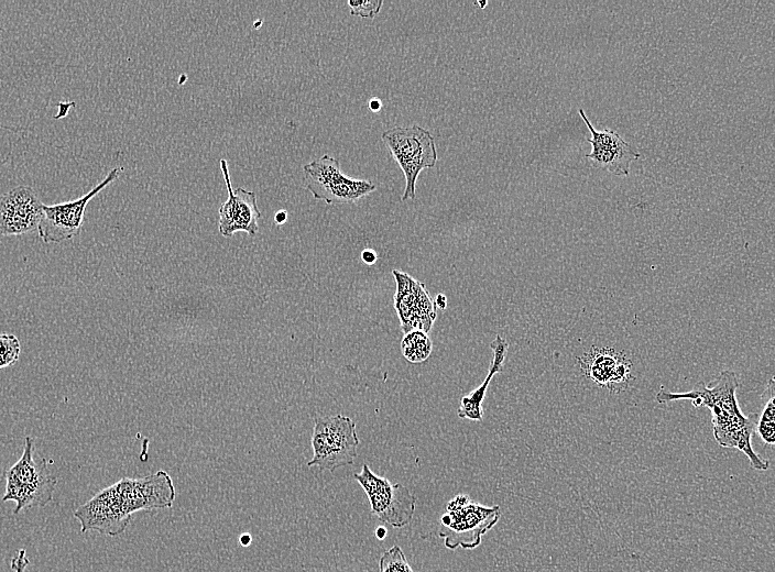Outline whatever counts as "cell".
Returning a JSON list of instances; mask_svg holds the SVG:
<instances>
[{"mask_svg": "<svg viewBox=\"0 0 775 572\" xmlns=\"http://www.w3.org/2000/svg\"><path fill=\"white\" fill-rule=\"evenodd\" d=\"M347 4H348L350 13L352 15L373 19L380 12V9L383 6V1L382 0H363V1L349 0L347 2Z\"/></svg>", "mask_w": 775, "mask_h": 572, "instance_id": "obj_20", "label": "cell"}, {"mask_svg": "<svg viewBox=\"0 0 775 572\" xmlns=\"http://www.w3.org/2000/svg\"><path fill=\"white\" fill-rule=\"evenodd\" d=\"M381 139L405 177L401 200L414 199L419 173L424 168L434 167L437 163L434 136L426 129L414 124L389 129L382 133Z\"/></svg>", "mask_w": 775, "mask_h": 572, "instance_id": "obj_4", "label": "cell"}, {"mask_svg": "<svg viewBox=\"0 0 775 572\" xmlns=\"http://www.w3.org/2000/svg\"><path fill=\"white\" fill-rule=\"evenodd\" d=\"M378 539L382 540L386 536V529L384 527H379L375 531Z\"/></svg>", "mask_w": 775, "mask_h": 572, "instance_id": "obj_27", "label": "cell"}, {"mask_svg": "<svg viewBox=\"0 0 775 572\" xmlns=\"http://www.w3.org/2000/svg\"><path fill=\"white\" fill-rule=\"evenodd\" d=\"M251 541H252V538H251V535H250V534H247V532H245V534H242V535L239 537V542H240L243 547H248V546L251 543Z\"/></svg>", "mask_w": 775, "mask_h": 572, "instance_id": "obj_26", "label": "cell"}, {"mask_svg": "<svg viewBox=\"0 0 775 572\" xmlns=\"http://www.w3.org/2000/svg\"><path fill=\"white\" fill-rule=\"evenodd\" d=\"M396 280L394 307L404 334L421 330L428 333L436 318V305L426 286L399 270L392 271Z\"/></svg>", "mask_w": 775, "mask_h": 572, "instance_id": "obj_9", "label": "cell"}, {"mask_svg": "<svg viewBox=\"0 0 775 572\" xmlns=\"http://www.w3.org/2000/svg\"><path fill=\"white\" fill-rule=\"evenodd\" d=\"M581 369L597 384L612 392L623 389L631 380V363L610 349H591L581 360Z\"/></svg>", "mask_w": 775, "mask_h": 572, "instance_id": "obj_15", "label": "cell"}, {"mask_svg": "<svg viewBox=\"0 0 775 572\" xmlns=\"http://www.w3.org/2000/svg\"><path fill=\"white\" fill-rule=\"evenodd\" d=\"M122 167L112 168L108 175L84 196L56 205L43 206V217L39 224V235L44 243H58L80 233L88 202L103 188L114 182Z\"/></svg>", "mask_w": 775, "mask_h": 572, "instance_id": "obj_8", "label": "cell"}, {"mask_svg": "<svg viewBox=\"0 0 775 572\" xmlns=\"http://www.w3.org/2000/svg\"><path fill=\"white\" fill-rule=\"evenodd\" d=\"M305 187L315 199L326 204H352L376 189L367 179L343 174L337 158L328 154L303 166Z\"/></svg>", "mask_w": 775, "mask_h": 572, "instance_id": "obj_6", "label": "cell"}, {"mask_svg": "<svg viewBox=\"0 0 775 572\" xmlns=\"http://www.w3.org/2000/svg\"><path fill=\"white\" fill-rule=\"evenodd\" d=\"M434 300L436 307H438L439 309L444 310L447 307V298L445 295L438 294Z\"/></svg>", "mask_w": 775, "mask_h": 572, "instance_id": "obj_24", "label": "cell"}, {"mask_svg": "<svg viewBox=\"0 0 775 572\" xmlns=\"http://www.w3.org/2000/svg\"><path fill=\"white\" fill-rule=\"evenodd\" d=\"M43 206L28 186H18L0 195V234L21 235L37 230Z\"/></svg>", "mask_w": 775, "mask_h": 572, "instance_id": "obj_14", "label": "cell"}, {"mask_svg": "<svg viewBox=\"0 0 775 572\" xmlns=\"http://www.w3.org/2000/svg\"><path fill=\"white\" fill-rule=\"evenodd\" d=\"M74 516L80 522L81 532L96 530L107 536L122 534L131 519L114 484L78 507Z\"/></svg>", "mask_w": 775, "mask_h": 572, "instance_id": "obj_10", "label": "cell"}, {"mask_svg": "<svg viewBox=\"0 0 775 572\" xmlns=\"http://www.w3.org/2000/svg\"><path fill=\"white\" fill-rule=\"evenodd\" d=\"M376 258L378 255L372 249H364L361 252V260L368 265H372L376 261Z\"/></svg>", "mask_w": 775, "mask_h": 572, "instance_id": "obj_22", "label": "cell"}, {"mask_svg": "<svg viewBox=\"0 0 775 572\" xmlns=\"http://www.w3.org/2000/svg\"><path fill=\"white\" fill-rule=\"evenodd\" d=\"M368 107H369V109H370L371 111L378 112V111H380L381 108H382V102H381V100H380L379 98H375V97H374V98H372V99L369 100Z\"/></svg>", "mask_w": 775, "mask_h": 572, "instance_id": "obj_23", "label": "cell"}, {"mask_svg": "<svg viewBox=\"0 0 775 572\" xmlns=\"http://www.w3.org/2000/svg\"><path fill=\"white\" fill-rule=\"evenodd\" d=\"M358 446L356 422L351 418L343 415L318 418L312 435L314 454L307 465L330 472L351 465L357 458Z\"/></svg>", "mask_w": 775, "mask_h": 572, "instance_id": "obj_5", "label": "cell"}, {"mask_svg": "<svg viewBox=\"0 0 775 572\" xmlns=\"http://www.w3.org/2000/svg\"><path fill=\"white\" fill-rule=\"evenodd\" d=\"M490 348L493 351V359L489 367V373L482 384L468 395L461 397L460 406L457 411L459 418L473 421H482L483 419L482 403L485 397V392L491 378L503 369L509 343L504 338L498 334L490 343Z\"/></svg>", "mask_w": 775, "mask_h": 572, "instance_id": "obj_16", "label": "cell"}, {"mask_svg": "<svg viewBox=\"0 0 775 572\" xmlns=\"http://www.w3.org/2000/svg\"><path fill=\"white\" fill-rule=\"evenodd\" d=\"M774 377L772 376L764 392L762 393L763 409L757 417L755 432L760 436L762 441L766 444H774L775 442V393H774Z\"/></svg>", "mask_w": 775, "mask_h": 572, "instance_id": "obj_17", "label": "cell"}, {"mask_svg": "<svg viewBox=\"0 0 775 572\" xmlns=\"http://www.w3.org/2000/svg\"><path fill=\"white\" fill-rule=\"evenodd\" d=\"M380 572H413L403 550L395 544L379 559Z\"/></svg>", "mask_w": 775, "mask_h": 572, "instance_id": "obj_19", "label": "cell"}, {"mask_svg": "<svg viewBox=\"0 0 775 572\" xmlns=\"http://www.w3.org/2000/svg\"><path fill=\"white\" fill-rule=\"evenodd\" d=\"M578 113L591 133L588 142L591 144L592 151L586 155V158L596 168L607 170L615 176H629L631 163L641 157L636 148L623 140L616 131L608 128L596 130L582 108L578 109Z\"/></svg>", "mask_w": 775, "mask_h": 572, "instance_id": "obj_12", "label": "cell"}, {"mask_svg": "<svg viewBox=\"0 0 775 572\" xmlns=\"http://www.w3.org/2000/svg\"><path fill=\"white\" fill-rule=\"evenodd\" d=\"M219 164L228 190V199L219 208V232L226 238L238 231L254 235L259 229L258 220L261 218L256 195L242 187L233 190L227 161L221 158Z\"/></svg>", "mask_w": 775, "mask_h": 572, "instance_id": "obj_13", "label": "cell"}, {"mask_svg": "<svg viewBox=\"0 0 775 572\" xmlns=\"http://www.w3.org/2000/svg\"><path fill=\"white\" fill-rule=\"evenodd\" d=\"M29 562L30 561L26 557V551L24 549H20L18 550L17 554L11 559L10 566L14 572H24Z\"/></svg>", "mask_w": 775, "mask_h": 572, "instance_id": "obj_21", "label": "cell"}, {"mask_svg": "<svg viewBox=\"0 0 775 572\" xmlns=\"http://www.w3.org/2000/svg\"><path fill=\"white\" fill-rule=\"evenodd\" d=\"M476 3H477L481 9H483V8L488 4L487 1H478V2H476Z\"/></svg>", "mask_w": 775, "mask_h": 572, "instance_id": "obj_28", "label": "cell"}, {"mask_svg": "<svg viewBox=\"0 0 775 572\" xmlns=\"http://www.w3.org/2000/svg\"><path fill=\"white\" fill-rule=\"evenodd\" d=\"M738 387L736 373L723 370L708 384L699 382L690 391L683 393L661 389L656 393L655 399L663 405L687 399L695 407L709 408L713 437L718 444L742 451L754 470L766 471L769 469V461L757 454L751 443L758 415L756 413L744 415L741 411L736 398Z\"/></svg>", "mask_w": 775, "mask_h": 572, "instance_id": "obj_1", "label": "cell"}, {"mask_svg": "<svg viewBox=\"0 0 775 572\" xmlns=\"http://www.w3.org/2000/svg\"><path fill=\"white\" fill-rule=\"evenodd\" d=\"M500 517V506L480 505L468 495L458 494L446 506L438 536L444 539L447 549H474Z\"/></svg>", "mask_w": 775, "mask_h": 572, "instance_id": "obj_3", "label": "cell"}, {"mask_svg": "<svg viewBox=\"0 0 775 572\" xmlns=\"http://www.w3.org/2000/svg\"><path fill=\"white\" fill-rule=\"evenodd\" d=\"M370 502L371 513L382 522L394 528L408 525L414 516L416 497L410 490L399 483L372 472L368 464L353 474Z\"/></svg>", "mask_w": 775, "mask_h": 572, "instance_id": "obj_7", "label": "cell"}, {"mask_svg": "<svg viewBox=\"0 0 775 572\" xmlns=\"http://www.w3.org/2000/svg\"><path fill=\"white\" fill-rule=\"evenodd\" d=\"M3 475L6 493L2 502H15L14 514L32 507H44L53 499L57 479L50 473L45 459L34 458L30 436L25 437L21 458Z\"/></svg>", "mask_w": 775, "mask_h": 572, "instance_id": "obj_2", "label": "cell"}, {"mask_svg": "<svg viewBox=\"0 0 775 572\" xmlns=\"http://www.w3.org/2000/svg\"><path fill=\"white\" fill-rule=\"evenodd\" d=\"M433 343L428 334L421 330H413L404 334L401 341L403 356L412 362L425 361L432 352Z\"/></svg>", "mask_w": 775, "mask_h": 572, "instance_id": "obj_18", "label": "cell"}, {"mask_svg": "<svg viewBox=\"0 0 775 572\" xmlns=\"http://www.w3.org/2000/svg\"><path fill=\"white\" fill-rule=\"evenodd\" d=\"M127 512L170 508L175 499V486L165 471L141 479L122 477L116 484Z\"/></svg>", "mask_w": 775, "mask_h": 572, "instance_id": "obj_11", "label": "cell"}, {"mask_svg": "<svg viewBox=\"0 0 775 572\" xmlns=\"http://www.w3.org/2000/svg\"><path fill=\"white\" fill-rule=\"evenodd\" d=\"M287 219V212L285 210H279L274 216V221L277 224H283Z\"/></svg>", "mask_w": 775, "mask_h": 572, "instance_id": "obj_25", "label": "cell"}]
</instances>
